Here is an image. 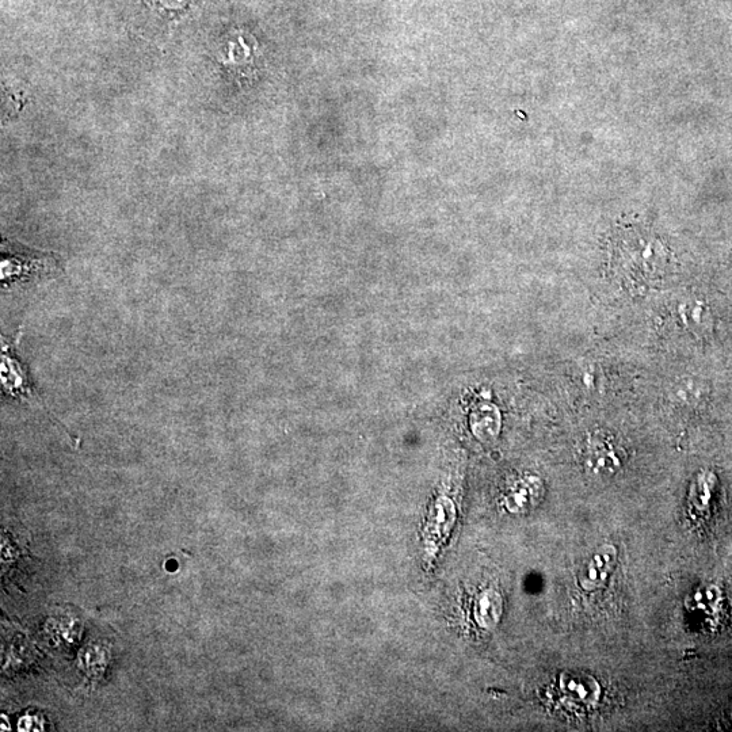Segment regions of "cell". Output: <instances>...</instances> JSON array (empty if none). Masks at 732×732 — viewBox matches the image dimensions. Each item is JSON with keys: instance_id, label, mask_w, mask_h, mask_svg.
I'll return each mask as SVG.
<instances>
[{"instance_id": "obj_1", "label": "cell", "mask_w": 732, "mask_h": 732, "mask_svg": "<svg viewBox=\"0 0 732 732\" xmlns=\"http://www.w3.org/2000/svg\"><path fill=\"white\" fill-rule=\"evenodd\" d=\"M612 263L617 276L631 287H651L665 276L669 255L657 236L628 231L616 239Z\"/></svg>"}, {"instance_id": "obj_2", "label": "cell", "mask_w": 732, "mask_h": 732, "mask_svg": "<svg viewBox=\"0 0 732 732\" xmlns=\"http://www.w3.org/2000/svg\"><path fill=\"white\" fill-rule=\"evenodd\" d=\"M14 343L2 335V364H0V380L5 394L18 400H25L34 406H40L47 414H51L43 398L38 395L36 387L30 379L29 369L19 360ZM52 415V414H51Z\"/></svg>"}, {"instance_id": "obj_3", "label": "cell", "mask_w": 732, "mask_h": 732, "mask_svg": "<svg viewBox=\"0 0 732 732\" xmlns=\"http://www.w3.org/2000/svg\"><path fill=\"white\" fill-rule=\"evenodd\" d=\"M0 274H2V284H10L11 281L21 280L30 274L51 272L53 268H57V262L49 255L41 257L40 254H10L3 253L2 266H0Z\"/></svg>"}, {"instance_id": "obj_4", "label": "cell", "mask_w": 732, "mask_h": 732, "mask_svg": "<svg viewBox=\"0 0 732 732\" xmlns=\"http://www.w3.org/2000/svg\"><path fill=\"white\" fill-rule=\"evenodd\" d=\"M617 563V549L615 545L605 544L598 548L586 566L579 574V583L587 592L600 589L610 577Z\"/></svg>"}, {"instance_id": "obj_5", "label": "cell", "mask_w": 732, "mask_h": 732, "mask_svg": "<svg viewBox=\"0 0 732 732\" xmlns=\"http://www.w3.org/2000/svg\"><path fill=\"white\" fill-rule=\"evenodd\" d=\"M258 44L250 33L234 30L221 43V61L228 67H247L257 59Z\"/></svg>"}, {"instance_id": "obj_6", "label": "cell", "mask_w": 732, "mask_h": 732, "mask_svg": "<svg viewBox=\"0 0 732 732\" xmlns=\"http://www.w3.org/2000/svg\"><path fill=\"white\" fill-rule=\"evenodd\" d=\"M677 318L681 326L690 334L704 337L714 330V315L704 300L690 297L682 300L677 307Z\"/></svg>"}, {"instance_id": "obj_7", "label": "cell", "mask_w": 732, "mask_h": 732, "mask_svg": "<svg viewBox=\"0 0 732 732\" xmlns=\"http://www.w3.org/2000/svg\"><path fill=\"white\" fill-rule=\"evenodd\" d=\"M708 396L707 381L696 376L678 377L667 390V400L678 406L696 407L707 402Z\"/></svg>"}, {"instance_id": "obj_8", "label": "cell", "mask_w": 732, "mask_h": 732, "mask_svg": "<svg viewBox=\"0 0 732 732\" xmlns=\"http://www.w3.org/2000/svg\"><path fill=\"white\" fill-rule=\"evenodd\" d=\"M503 613V601L501 594L495 590L488 589L480 594L476 602L475 617L480 627L493 629L501 621Z\"/></svg>"}, {"instance_id": "obj_9", "label": "cell", "mask_w": 732, "mask_h": 732, "mask_svg": "<svg viewBox=\"0 0 732 732\" xmlns=\"http://www.w3.org/2000/svg\"><path fill=\"white\" fill-rule=\"evenodd\" d=\"M587 465L594 472H610L615 471L619 465V459L616 457L615 448L608 441H590L589 457H587Z\"/></svg>"}, {"instance_id": "obj_10", "label": "cell", "mask_w": 732, "mask_h": 732, "mask_svg": "<svg viewBox=\"0 0 732 732\" xmlns=\"http://www.w3.org/2000/svg\"><path fill=\"white\" fill-rule=\"evenodd\" d=\"M541 483L539 480L532 479L531 482L524 484L516 493L507 498V509L513 513H524L531 510L539 503L541 498Z\"/></svg>"}, {"instance_id": "obj_11", "label": "cell", "mask_w": 732, "mask_h": 732, "mask_svg": "<svg viewBox=\"0 0 732 732\" xmlns=\"http://www.w3.org/2000/svg\"><path fill=\"white\" fill-rule=\"evenodd\" d=\"M583 680H585V677H574L573 680L564 682V688L567 689L570 695L577 697L578 700L585 701V703L586 701L594 703V701L598 700V696H600V688H598L597 681L590 682V685H586L587 682H585V685H583Z\"/></svg>"}, {"instance_id": "obj_12", "label": "cell", "mask_w": 732, "mask_h": 732, "mask_svg": "<svg viewBox=\"0 0 732 732\" xmlns=\"http://www.w3.org/2000/svg\"><path fill=\"white\" fill-rule=\"evenodd\" d=\"M156 3L162 9L169 10V11H177L183 9V7L188 6L190 3V0H156Z\"/></svg>"}]
</instances>
